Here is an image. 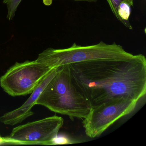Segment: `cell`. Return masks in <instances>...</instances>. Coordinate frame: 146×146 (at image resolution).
<instances>
[{"label": "cell", "instance_id": "cell-1", "mask_svg": "<svg viewBox=\"0 0 146 146\" xmlns=\"http://www.w3.org/2000/svg\"><path fill=\"white\" fill-rule=\"evenodd\" d=\"M74 85L90 108L120 98L139 102L146 94V59H100L70 64Z\"/></svg>", "mask_w": 146, "mask_h": 146}, {"label": "cell", "instance_id": "cell-2", "mask_svg": "<svg viewBox=\"0 0 146 146\" xmlns=\"http://www.w3.org/2000/svg\"><path fill=\"white\" fill-rule=\"evenodd\" d=\"M35 105L46 107L52 111L84 119L90 111L88 102L76 88L70 64L59 66L58 72L43 90Z\"/></svg>", "mask_w": 146, "mask_h": 146}, {"label": "cell", "instance_id": "cell-3", "mask_svg": "<svg viewBox=\"0 0 146 146\" xmlns=\"http://www.w3.org/2000/svg\"><path fill=\"white\" fill-rule=\"evenodd\" d=\"M133 54L125 51L121 45L103 41L90 46H82L74 43L62 49L48 48L38 55L36 60L51 68L65 64L100 59H124Z\"/></svg>", "mask_w": 146, "mask_h": 146}, {"label": "cell", "instance_id": "cell-4", "mask_svg": "<svg viewBox=\"0 0 146 146\" xmlns=\"http://www.w3.org/2000/svg\"><path fill=\"white\" fill-rule=\"evenodd\" d=\"M53 68L36 60L16 62L0 77V86L13 97L31 94Z\"/></svg>", "mask_w": 146, "mask_h": 146}, {"label": "cell", "instance_id": "cell-5", "mask_svg": "<svg viewBox=\"0 0 146 146\" xmlns=\"http://www.w3.org/2000/svg\"><path fill=\"white\" fill-rule=\"evenodd\" d=\"M138 102L123 98L91 108L82 122L86 135L92 138L100 136L118 119L133 111Z\"/></svg>", "mask_w": 146, "mask_h": 146}, {"label": "cell", "instance_id": "cell-6", "mask_svg": "<svg viewBox=\"0 0 146 146\" xmlns=\"http://www.w3.org/2000/svg\"><path fill=\"white\" fill-rule=\"evenodd\" d=\"M63 118L54 116L29 122L13 128L9 136L5 137L7 143L17 144L51 145L64 125Z\"/></svg>", "mask_w": 146, "mask_h": 146}, {"label": "cell", "instance_id": "cell-7", "mask_svg": "<svg viewBox=\"0 0 146 146\" xmlns=\"http://www.w3.org/2000/svg\"><path fill=\"white\" fill-rule=\"evenodd\" d=\"M58 67L53 68L50 72L37 85L31 95L21 106L13 111L6 113L0 117V121L4 124L13 125L22 123L25 119L32 116L34 113L31 111L36 102L48 84L54 76Z\"/></svg>", "mask_w": 146, "mask_h": 146}, {"label": "cell", "instance_id": "cell-8", "mask_svg": "<svg viewBox=\"0 0 146 146\" xmlns=\"http://www.w3.org/2000/svg\"><path fill=\"white\" fill-rule=\"evenodd\" d=\"M22 0H4L3 2L7 7V19L9 20H11L16 14L18 7Z\"/></svg>", "mask_w": 146, "mask_h": 146}, {"label": "cell", "instance_id": "cell-9", "mask_svg": "<svg viewBox=\"0 0 146 146\" xmlns=\"http://www.w3.org/2000/svg\"><path fill=\"white\" fill-rule=\"evenodd\" d=\"M80 141L77 140L72 139L67 136L64 135H58L54 137L51 142V145L55 144H72V143H79Z\"/></svg>", "mask_w": 146, "mask_h": 146}, {"label": "cell", "instance_id": "cell-10", "mask_svg": "<svg viewBox=\"0 0 146 146\" xmlns=\"http://www.w3.org/2000/svg\"><path fill=\"white\" fill-rule=\"evenodd\" d=\"M111 10L115 17L118 19L117 10L119 6L120 3L123 1H126L130 4L131 6H133V2L131 1L130 0H106Z\"/></svg>", "mask_w": 146, "mask_h": 146}, {"label": "cell", "instance_id": "cell-11", "mask_svg": "<svg viewBox=\"0 0 146 146\" xmlns=\"http://www.w3.org/2000/svg\"><path fill=\"white\" fill-rule=\"evenodd\" d=\"M5 143H7L5 137H2L0 135V144H4Z\"/></svg>", "mask_w": 146, "mask_h": 146}, {"label": "cell", "instance_id": "cell-12", "mask_svg": "<svg viewBox=\"0 0 146 146\" xmlns=\"http://www.w3.org/2000/svg\"><path fill=\"white\" fill-rule=\"evenodd\" d=\"M73 1H86L88 2H96L98 1V0H73Z\"/></svg>", "mask_w": 146, "mask_h": 146}, {"label": "cell", "instance_id": "cell-13", "mask_svg": "<svg viewBox=\"0 0 146 146\" xmlns=\"http://www.w3.org/2000/svg\"><path fill=\"white\" fill-rule=\"evenodd\" d=\"M130 1H132V2H133V1H134V0H130Z\"/></svg>", "mask_w": 146, "mask_h": 146}]
</instances>
